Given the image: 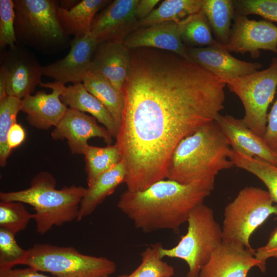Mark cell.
<instances>
[{"instance_id":"1","label":"cell","mask_w":277,"mask_h":277,"mask_svg":"<svg viewBox=\"0 0 277 277\" xmlns=\"http://www.w3.org/2000/svg\"><path fill=\"white\" fill-rule=\"evenodd\" d=\"M130 51L115 144L125 165L127 190L135 192L167 179L180 142L216 121L224 107L226 84L173 52L152 48Z\"/></svg>"},{"instance_id":"2","label":"cell","mask_w":277,"mask_h":277,"mask_svg":"<svg viewBox=\"0 0 277 277\" xmlns=\"http://www.w3.org/2000/svg\"><path fill=\"white\" fill-rule=\"evenodd\" d=\"M211 192L199 186L162 180L142 191L126 190L117 206L144 232L169 229L179 233L191 211L204 203Z\"/></svg>"},{"instance_id":"3","label":"cell","mask_w":277,"mask_h":277,"mask_svg":"<svg viewBox=\"0 0 277 277\" xmlns=\"http://www.w3.org/2000/svg\"><path fill=\"white\" fill-rule=\"evenodd\" d=\"M231 151L216 121L208 123L177 145L168 166L167 179L212 191L219 173L234 167Z\"/></svg>"},{"instance_id":"4","label":"cell","mask_w":277,"mask_h":277,"mask_svg":"<svg viewBox=\"0 0 277 277\" xmlns=\"http://www.w3.org/2000/svg\"><path fill=\"white\" fill-rule=\"evenodd\" d=\"M49 172L42 171L31 181L29 187L16 191L1 192V201L20 202L32 206L33 219L38 233L43 235L54 226L77 220L80 203L87 188L71 186L61 189Z\"/></svg>"},{"instance_id":"5","label":"cell","mask_w":277,"mask_h":277,"mask_svg":"<svg viewBox=\"0 0 277 277\" xmlns=\"http://www.w3.org/2000/svg\"><path fill=\"white\" fill-rule=\"evenodd\" d=\"M18 265H26L55 277H104L116 270L112 261L86 255L75 248L37 244L26 250Z\"/></svg>"},{"instance_id":"6","label":"cell","mask_w":277,"mask_h":277,"mask_svg":"<svg viewBox=\"0 0 277 277\" xmlns=\"http://www.w3.org/2000/svg\"><path fill=\"white\" fill-rule=\"evenodd\" d=\"M186 233L174 247H162L161 256L177 258L188 265L187 277H199L204 265L223 242L222 227L215 221L213 210L201 204L191 211Z\"/></svg>"},{"instance_id":"7","label":"cell","mask_w":277,"mask_h":277,"mask_svg":"<svg viewBox=\"0 0 277 277\" xmlns=\"http://www.w3.org/2000/svg\"><path fill=\"white\" fill-rule=\"evenodd\" d=\"M274 203L267 190L253 186L241 189L225 208L223 241L253 249L251 235L270 216H277Z\"/></svg>"},{"instance_id":"8","label":"cell","mask_w":277,"mask_h":277,"mask_svg":"<svg viewBox=\"0 0 277 277\" xmlns=\"http://www.w3.org/2000/svg\"><path fill=\"white\" fill-rule=\"evenodd\" d=\"M16 41L42 50L59 47L67 42L53 0H14Z\"/></svg>"},{"instance_id":"9","label":"cell","mask_w":277,"mask_h":277,"mask_svg":"<svg viewBox=\"0 0 277 277\" xmlns=\"http://www.w3.org/2000/svg\"><path fill=\"white\" fill-rule=\"evenodd\" d=\"M230 91L241 100L245 111L242 118L255 134L263 137L268 107L277 91V57L262 70L226 81Z\"/></svg>"},{"instance_id":"10","label":"cell","mask_w":277,"mask_h":277,"mask_svg":"<svg viewBox=\"0 0 277 277\" xmlns=\"http://www.w3.org/2000/svg\"><path fill=\"white\" fill-rule=\"evenodd\" d=\"M229 41L224 47L229 52L249 53L258 58L261 50L277 55V26L267 20L250 19L235 13Z\"/></svg>"},{"instance_id":"11","label":"cell","mask_w":277,"mask_h":277,"mask_svg":"<svg viewBox=\"0 0 277 277\" xmlns=\"http://www.w3.org/2000/svg\"><path fill=\"white\" fill-rule=\"evenodd\" d=\"M0 71L6 78L8 96L22 100L42 83V67L35 56L23 47L15 46L3 53Z\"/></svg>"},{"instance_id":"12","label":"cell","mask_w":277,"mask_h":277,"mask_svg":"<svg viewBox=\"0 0 277 277\" xmlns=\"http://www.w3.org/2000/svg\"><path fill=\"white\" fill-rule=\"evenodd\" d=\"M138 2L115 0L96 15L91 33L98 44L109 41L123 42L127 35L140 27L135 15Z\"/></svg>"},{"instance_id":"13","label":"cell","mask_w":277,"mask_h":277,"mask_svg":"<svg viewBox=\"0 0 277 277\" xmlns=\"http://www.w3.org/2000/svg\"><path fill=\"white\" fill-rule=\"evenodd\" d=\"M98 45L91 32L82 38H74L70 50L63 59L42 67L43 75L64 85L82 83L90 72L91 60Z\"/></svg>"},{"instance_id":"14","label":"cell","mask_w":277,"mask_h":277,"mask_svg":"<svg viewBox=\"0 0 277 277\" xmlns=\"http://www.w3.org/2000/svg\"><path fill=\"white\" fill-rule=\"evenodd\" d=\"M254 249L224 242L202 268L199 277H247L253 267L264 272L266 265L254 256Z\"/></svg>"},{"instance_id":"15","label":"cell","mask_w":277,"mask_h":277,"mask_svg":"<svg viewBox=\"0 0 277 277\" xmlns=\"http://www.w3.org/2000/svg\"><path fill=\"white\" fill-rule=\"evenodd\" d=\"M51 136L55 140H66L73 154H83L88 141L92 137L102 138L107 145L112 142L111 135L95 117L70 108L52 131Z\"/></svg>"},{"instance_id":"16","label":"cell","mask_w":277,"mask_h":277,"mask_svg":"<svg viewBox=\"0 0 277 277\" xmlns=\"http://www.w3.org/2000/svg\"><path fill=\"white\" fill-rule=\"evenodd\" d=\"M191 61L226 81L258 71L262 64L248 62L232 56L219 43L203 47H186Z\"/></svg>"},{"instance_id":"17","label":"cell","mask_w":277,"mask_h":277,"mask_svg":"<svg viewBox=\"0 0 277 277\" xmlns=\"http://www.w3.org/2000/svg\"><path fill=\"white\" fill-rule=\"evenodd\" d=\"M40 86L51 88V93L37 92L22 100L21 111L26 114V119L32 127L48 130L55 127L63 117L68 108L61 100L65 86L57 82L41 83Z\"/></svg>"},{"instance_id":"18","label":"cell","mask_w":277,"mask_h":277,"mask_svg":"<svg viewBox=\"0 0 277 277\" xmlns=\"http://www.w3.org/2000/svg\"><path fill=\"white\" fill-rule=\"evenodd\" d=\"M131 64V51L123 42L98 44L92 57L90 72L108 79L122 93Z\"/></svg>"},{"instance_id":"19","label":"cell","mask_w":277,"mask_h":277,"mask_svg":"<svg viewBox=\"0 0 277 277\" xmlns=\"http://www.w3.org/2000/svg\"><path fill=\"white\" fill-rule=\"evenodd\" d=\"M123 43L129 49L155 48L173 52L191 61L182 41L176 22H164L140 27L127 35Z\"/></svg>"},{"instance_id":"20","label":"cell","mask_w":277,"mask_h":277,"mask_svg":"<svg viewBox=\"0 0 277 277\" xmlns=\"http://www.w3.org/2000/svg\"><path fill=\"white\" fill-rule=\"evenodd\" d=\"M216 122L232 149L251 157H256L276 166L277 157L263 137L253 132L243 120L230 115L218 116Z\"/></svg>"},{"instance_id":"21","label":"cell","mask_w":277,"mask_h":277,"mask_svg":"<svg viewBox=\"0 0 277 277\" xmlns=\"http://www.w3.org/2000/svg\"><path fill=\"white\" fill-rule=\"evenodd\" d=\"M60 99L70 108L91 114L105 127L112 137H116L118 129L112 115L103 104L87 91L82 83L68 87L64 86Z\"/></svg>"},{"instance_id":"22","label":"cell","mask_w":277,"mask_h":277,"mask_svg":"<svg viewBox=\"0 0 277 277\" xmlns=\"http://www.w3.org/2000/svg\"><path fill=\"white\" fill-rule=\"evenodd\" d=\"M112 1L83 0L66 9L58 6L57 14L61 25L67 35L82 38L91 32L93 20L97 12Z\"/></svg>"},{"instance_id":"23","label":"cell","mask_w":277,"mask_h":277,"mask_svg":"<svg viewBox=\"0 0 277 277\" xmlns=\"http://www.w3.org/2000/svg\"><path fill=\"white\" fill-rule=\"evenodd\" d=\"M126 175L125 165L122 160L113 168L98 176L87 188L80 203L76 221H80L93 213L106 197L113 193L120 184L125 183Z\"/></svg>"},{"instance_id":"24","label":"cell","mask_w":277,"mask_h":277,"mask_svg":"<svg viewBox=\"0 0 277 277\" xmlns=\"http://www.w3.org/2000/svg\"><path fill=\"white\" fill-rule=\"evenodd\" d=\"M83 84L107 108L120 129L124 108L123 94L105 77L90 72Z\"/></svg>"},{"instance_id":"25","label":"cell","mask_w":277,"mask_h":277,"mask_svg":"<svg viewBox=\"0 0 277 277\" xmlns=\"http://www.w3.org/2000/svg\"><path fill=\"white\" fill-rule=\"evenodd\" d=\"M204 0H165L145 18L139 22L140 27L164 22L179 23L199 11ZM139 27V28H140Z\"/></svg>"},{"instance_id":"26","label":"cell","mask_w":277,"mask_h":277,"mask_svg":"<svg viewBox=\"0 0 277 277\" xmlns=\"http://www.w3.org/2000/svg\"><path fill=\"white\" fill-rule=\"evenodd\" d=\"M83 154L85 161L88 187L101 174L113 168L122 161L121 152L115 144L103 147L88 145Z\"/></svg>"},{"instance_id":"27","label":"cell","mask_w":277,"mask_h":277,"mask_svg":"<svg viewBox=\"0 0 277 277\" xmlns=\"http://www.w3.org/2000/svg\"><path fill=\"white\" fill-rule=\"evenodd\" d=\"M216 41L226 45L231 32L235 11L232 0H204L202 8Z\"/></svg>"},{"instance_id":"28","label":"cell","mask_w":277,"mask_h":277,"mask_svg":"<svg viewBox=\"0 0 277 277\" xmlns=\"http://www.w3.org/2000/svg\"><path fill=\"white\" fill-rule=\"evenodd\" d=\"M181 38L188 47H203L216 45L211 26L204 13L200 11L178 23Z\"/></svg>"},{"instance_id":"29","label":"cell","mask_w":277,"mask_h":277,"mask_svg":"<svg viewBox=\"0 0 277 277\" xmlns=\"http://www.w3.org/2000/svg\"><path fill=\"white\" fill-rule=\"evenodd\" d=\"M230 159L234 166L255 176L266 186L277 204V166L256 157H251L231 149Z\"/></svg>"},{"instance_id":"30","label":"cell","mask_w":277,"mask_h":277,"mask_svg":"<svg viewBox=\"0 0 277 277\" xmlns=\"http://www.w3.org/2000/svg\"><path fill=\"white\" fill-rule=\"evenodd\" d=\"M162 247V244L157 242L147 247L141 254L139 266L130 274L117 277H172L174 269L163 261L160 252Z\"/></svg>"},{"instance_id":"31","label":"cell","mask_w":277,"mask_h":277,"mask_svg":"<svg viewBox=\"0 0 277 277\" xmlns=\"http://www.w3.org/2000/svg\"><path fill=\"white\" fill-rule=\"evenodd\" d=\"M22 100L7 96L0 100V165L4 167L12 150L7 144V135L11 126L17 123L16 117L21 111Z\"/></svg>"},{"instance_id":"32","label":"cell","mask_w":277,"mask_h":277,"mask_svg":"<svg viewBox=\"0 0 277 277\" xmlns=\"http://www.w3.org/2000/svg\"><path fill=\"white\" fill-rule=\"evenodd\" d=\"M20 202L4 201L0 202V228L14 234L24 230L30 220L31 214Z\"/></svg>"},{"instance_id":"33","label":"cell","mask_w":277,"mask_h":277,"mask_svg":"<svg viewBox=\"0 0 277 277\" xmlns=\"http://www.w3.org/2000/svg\"><path fill=\"white\" fill-rule=\"evenodd\" d=\"M233 4L238 14L257 15L277 23V0H234Z\"/></svg>"},{"instance_id":"34","label":"cell","mask_w":277,"mask_h":277,"mask_svg":"<svg viewBox=\"0 0 277 277\" xmlns=\"http://www.w3.org/2000/svg\"><path fill=\"white\" fill-rule=\"evenodd\" d=\"M26 253V250L17 244L15 234L0 228V269L17 265Z\"/></svg>"},{"instance_id":"35","label":"cell","mask_w":277,"mask_h":277,"mask_svg":"<svg viewBox=\"0 0 277 277\" xmlns=\"http://www.w3.org/2000/svg\"><path fill=\"white\" fill-rule=\"evenodd\" d=\"M15 11L13 1H0V45L14 48L17 43L14 29Z\"/></svg>"},{"instance_id":"36","label":"cell","mask_w":277,"mask_h":277,"mask_svg":"<svg viewBox=\"0 0 277 277\" xmlns=\"http://www.w3.org/2000/svg\"><path fill=\"white\" fill-rule=\"evenodd\" d=\"M263 138L272 150L277 151V95L268 113L266 131Z\"/></svg>"},{"instance_id":"37","label":"cell","mask_w":277,"mask_h":277,"mask_svg":"<svg viewBox=\"0 0 277 277\" xmlns=\"http://www.w3.org/2000/svg\"><path fill=\"white\" fill-rule=\"evenodd\" d=\"M254 256L265 264L270 258H277V227L270 234L267 243L255 250Z\"/></svg>"},{"instance_id":"38","label":"cell","mask_w":277,"mask_h":277,"mask_svg":"<svg viewBox=\"0 0 277 277\" xmlns=\"http://www.w3.org/2000/svg\"><path fill=\"white\" fill-rule=\"evenodd\" d=\"M0 277H55L46 275L36 270L28 267L26 268L0 269Z\"/></svg>"},{"instance_id":"39","label":"cell","mask_w":277,"mask_h":277,"mask_svg":"<svg viewBox=\"0 0 277 277\" xmlns=\"http://www.w3.org/2000/svg\"><path fill=\"white\" fill-rule=\"evenodd\" d=\"M26 138V132L17 123L14 124L8 131L7 144L11 150L20 146Z\"/></svg>"},{"instance_id":"40","label":"cell","mask_w":277,"mask_h":277,"mask_svg":"<svg viewBox=\"0 0 277 277\" xmlns=\"http://www.w3.org/2000/svg\"><path fill=\"white\" fill-rule=\"evenodd\" d=\"M160 2V0H138L135 9V15L138 21L147 17Z\"/></svg>"},{"instance_id":"41","label":"cell","mask_w":277,"mask_h":277,"mask_svg":"<svg viewBox=\"0 0 277 277\" xmlns=\"http://www.w3.org/2000/svg\"><path fill=\"white\" fill-rule=\"evenodd\" d=\"M7 96L6 78L4 74L0 71V100Z\"/></svg>"},{"instance_id":"42","label":"cell","mask_w":277,"mask_h":277,"mask_svg":"<svg viewBox=\"0 0 277 277\" xmlns=\"http://www.w3.org/2000/svg\"><path fill=\"white\" fill-rule=\"evenodd\" d=\"M275 152H276V157H277V151H276ZM276 166H277V164H276Z\"/></svg>"},{"instance_id":"43","label":"cell","mask_w":277,"mask_h":277,"mask_svg":"<svg viewBox=\"0 0 277 277\" xmlns=\"http://www.w3.org/2000/svg\"><path fill=\"white\" fill-rule=\"evenodd\" d=\"M104 277H109V276H104Z\"/></svg>"}]
</instances>
